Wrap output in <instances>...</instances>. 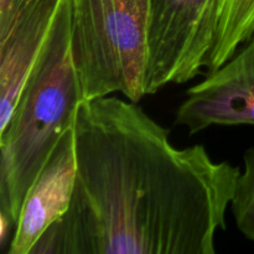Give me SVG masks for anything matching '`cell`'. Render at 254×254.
<instances>
[{
	"instance_id": "8992f818",
	"label": "cell",
	"mask_w": 254,
	"mask_h": 254,
	"mask_svg": "<svg viewBox=\"0 0 254 254\" xmlns=\"http://www.w3.org/2000/svg\"><path fill=\"white\" fill-rule=\"evenodd\" d=\"M73 128L56 145L30 188L10 240V254H30L45 231L68 210L76 181Z\"/></svg>"
},
{
	"instance_id": "277c9868",
	"label": "cell",
	"mask_w": 254,
	"mask_h": 254,
	"mask_svg": "<svg viewBox=\"0 0 254 254\" xmlns=\"http://www.w3.org/2000/svg\"><path fill=\"white\" fill-rule=\"evenodd\" d=\"M223 0H149L146 96L202 73L215 47Z\"/></svg>"
},
{
	"instance_id": "8fae6325",
	"label": "cell",
	"mask_w": 254,
	"mask_h": 254,
	"mask_svg": "<svg viewBox=\"0 0 254 254\" xmlns=\"http://www.w3.org/2000/svg\"><path fill=\"white\" fill-rule=\"evenodd\" d=\"M11 230L15 231V226L10 222L9 218H6L4 215L0 213V245H5Z\"/></svg>"
},
{
	"instance_id": "6da1fadb",
	"label": "cell",
	"mask_w": 254,
	"mask_h": 254,
	"mask_svg": "<svg viewBox=\"0 0 254 254\" xmlns=\"http://www.w3.org/2000/svg\"><path fill=\"white\" fill-rule=\"evenodd\" d=\"M68 210L30 254H215L241 174L203 145L175 148L134 102L83 99Z\"/></svg>"
},
{
	"instance_id": "30bf717a",
	"label": "cell",
	"mask_w": 254,
	"mask_h": 254,
	"mask_svg": "<svg viewBox=\"0 0 254 254\" xmlns=\"http://www.w3.org/2000/svg\"><path fill=\"white\" fill-rule=\"evenodd\" d=\"M35 1L37 0H0V37L9 31L16 17Z\"/></svg>"
},
{
	"instance_id": "5b68a950",
	"label": "cell",
	"mask_w": 254,
	"mask_h": 254,
	"mask_svg": "<svg viewBox=\"0 0 254 254\" xmlns=\"http://www.w3.org/2000/svg\"><path fill=\"white\" fill-rule=\"evenodd\" d=\"M175 123L190 135L213 126H254V35L186 92Z\"/></svg>"
},
{
	"instance_id": "3957f363",
	"label": "cell",
	"mask_w": 254,
	"mask_h": 254,
	"mask_svg": "<svg viewBox=\"0 0 254 254\" xmlns=\"http://www.w3.org/2000/svg\"><path fill=\"white\" fill-rule=\"evenodd\" d=\"M149 0H71V54L84 99L146 96Z\"/></svg>"
},
{
	"instance_id": "ba28073f",
	"label": "cell",
	"mask_w": 254,
	"mask_h": 254,
	"mask_svg": "<svg viewBox=\"0 0 254 254\" xmlns=\"http://www.w3.org/2000/svg\"><path fill=\"white\" fill-rule=\"evenodd\" d=\"M254 35V0H223L217 40L207 73L220 68Z\"/></svg>"
},
{
	"instance_id": "52a82bcc",
	"label": "cell",
	"mask_w": 254,
	"mask_h": 254,
	"mask_svg": "<svg viewBox=\"0 0 254 254\" xmlns=\"http://www.w3.org/2000/svg\"><path fill=\"white\" fill-rule=\"evenodd\" d=\"M60 0L29 5L0 37V130L11 118L25 81L54 22Z\"/></svg>"
},
{
	"instance_id": "7a4b0ae2",
	"label": "cell",
	"mask_w": 254,
	"mask_h": 254,
	"mask_svg": "<svg viewBox=\"0 0 254 254\" xmlns=\"http://www.w3.org/2000/svg\"><path fill=\"white\" fill-rule=\"evenodd\" d=\"M71 54V0H60L11 118L0 130V213L16 227L25 197L83 101Z\"/></svg>"
},
{
	"instance_id": "9c48e42d",
	"label": "cell",
	"mask_w": 254,
	"mask_h": 254,
	"mask_svg": "<svg viewBox=\"0 0 254 254\" xmlns=\"http://www.w3.org/2000/svg\"><path fill=\"white\" fill-rule=\"evenodd\" d=\"M245 168L236 183L231 210L236 226L246 238L254 242V148L243 155Z\"/></svg>"
}]
</instances>
